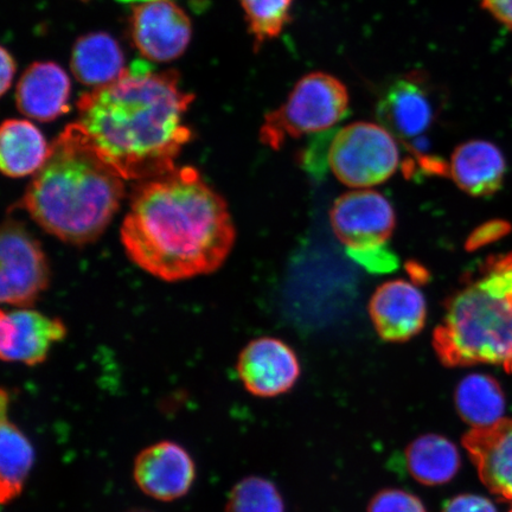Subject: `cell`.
<instances>
[{
    "label": "cell",
    "instance_id": "6da1fadb",
    "mask_svg": "<svg viewBox=\"0 0 512 512\" xmlns=\"http://www.w3.org/2000/svg\"><path fill=\"white\" fill-rule=\"evenodd\" d=\"M120 239L139 268L176 283L219 270L236 232L227 202L187 166L138 185Z\"/></svg>",
    "mask_w": 512,
    "mask_h": 512
},
{
    "label": "cell",
    "instance_id": "7a4b0ae2",
    "mask_svg": "<svg viewBox=\"0 0 512 512\" xmlns=\"http://www.w3.org/2000/svg\"><path fill=\"white\" fill-rule=\"evenodd\" d=\"M194 99L175 70L157 73L137 61L117 81L81 96L76 123L125 181H150L177 169L192 138L183 115Z\"/></svg>",
    "mask_w": 512,
    "mask_h": 512
},
{
    "label": "cell",
    "instance_id": "3957f363",
    "mask_svg": "<svg viewBox=\"0 0 512 512\" xmlns=\"http://www.w3.org/2000/svg\"><path fill=\"white\" fill-rule=\"evenodd\" d=\"M124 182L74 123L51 144L46 164L18 206L56 239L88 245L104 234L118 213Z\"/></svg>",
    "mask_w": 512,
    "mask_h": 512
},
{
    "label": "cell",
    "instance_id": "277c9868",
    "mask_svg": "<svg viewBox=\"0 0 512 512\" xmlns=\"http://www.w3.org/2000/svg\"><path fill=\"white\" fill-rule=\"evenodd\" d=\"M433 347L447 368L492 364L512 374V253L489 256L447 299Z\"/></svg>",
    "mask_w": 512,
    "mask_h": 512
},
{
    "label": "cell",
    "instance_id": "5b68a950",
    "mask_svg": "<svg viewBox=\"0 0 512 512\" xmlns=\"http://www.w3.org/2000/svg\"><path fill=\"white\" fill-rule=\"evenodd\" d=\"M349 92L341 80L316 72L300 79L278 110L266 114L260 140L279 150L287 139L329 131L349 110Z\"/></svg>",
    "mask_w": 512,
    "mask_h": 512
},
{
    "label": "cell",
    "instance_id": "8992f818",
    "mask_svg": "<svg viewBox=\"0 0 512 512\" xmlns=\"http://www.w3.org/2000/svg\"><path fill=\"white\" fill-rule=\"evenodd\" d=\"M328 163L350 188L367 189L392 177L400 164V151L392 133L382 125L355 123L331 139Z\"/></svg>",
    "mask_w": 512,
    "mask_h": 512
},
{
    "label": "cell",
    "instance_id": "52a82bcc",
    "mask_svg": "<svg viewBox=\"0 0 512 512\" xmlns=\"http://www.w3.org/2000/svg\"><path fill=\"white\" fill-rule=\"evenodd\" d=\"M0 299L12 307H32L50 283V267L40 241L21 221L8 217L0 235Z\"/></svg>",
    "mask_w": 512,
    "mask_h": 512
},
{
    "label": "cell",
    "instance_id": "ba28073f",
    "mask_svg": "<svg viewBox=\"0 0 512 512\" xmlns=\"http://www.w3.org/2000/svg\"><path fill=\"white\" fill-rule=\"evenodd\" d=\"M330 220L337 239L348 251L386 245L396 224L392 204L374 190L339 196L331 208Z\"/></svg>",
    "mask_w": 512,
    "mask_h": 512
},
{
    "label": "cell",
    "instance_id": "9c48e42d",
    "mask_svg": "<svg viewBox=\"0 0 512 512\" xmlns=\"http://www.w3.org/2000/svg\"><path fill=\"white\" fill-rule=\"evenodd\" d=\"M131 30L140 54L156 62L178 59L191 38L189 17L171 0H149L134 6Z\"/></svg>",
    "mask_w": 512,
    "mask_h": 512
},
{
    "label": "cell",
    "instance_id": "30bf717a",
    "mask_svg": "<svg viewBox=\"0 0 512 512\" xmlns=\"http://www.w3.org/2000/svg\"><path fill=\"white\" fill-rule=\"evenodd\" d=\"M238 374L243 386L258 398L290 392L300 376L296 352L281 339L262 337L240 352Z\"/></svg>",
    "mask_w": 512,
    "mask_h": 512
},
{
    "label": "cell",
    "instance_id": "8fae6325",
    "mask_svg": "<svg viewBox=\"0 0 512 512\" xmlns=\"http://www.w3.org/2000/svg\"><path fill=\"white\" fill-rule=\"evenodd\" d=\"M60 318H51L31 307L2 311L0 357L4 362L37 366L47 360L51 347L67 336Z\"/></svg>",
    "mask_w": 512,
    "mask_h": 512
},
{
    "label": "cell",
    "instance_id": "7c38bea8",
    "mask_svg": "<svg viewBox=\"0 0 512 512\" xmlns=\"http://www.w3.org/2000/svg\"><path fill=\"white\" fill-rule=\"evenodd\" d=\"M133 477L145 495L172 502L188 494L195 482L196 466L183 446L165 440L138 454Z\"/></svg>",
    "mask_w": 512,
    "mask_h": 512
},
{
    "label": "cell",
    "instance_id": "4fadbf2b",
    "mask_svg": "<svg viewBox=\"0 0 512 512\" xmlns=\"http://www.w3.org/2000/svg\"><path fill=\"white\" fill-rule=\"evenodd\" d=\"M371 322L386 342H408L419 335L426 324L427 304L424 294L406 280L384 283L369 303Z\"/></svg>",
    "mask_w": 512,
    "mask_h": 512
},
{
    "label": "cell",
    "instance_id": "5bb4252c",
    "mask_svg": "<svg viewBox=\"0 0 512 512\" xmlns=\"http://www.w3.org/2000/svg\"><path fill=\"white\" fill-rule=\"evenodd\" d=\"M435 102L427 82L418 74L403 76L387 89L377 104L380 125L407 142L428 131L435 118Z\"/></svg>",
    "mask_w": 512,
    "mask_h": 512
},
{
    "label": "cell",
    "instance_id": "9a60e30c",
    "mask_svg": "<svg viewBox=\"0 0 512 512\" xmlns=\"http://www.w3.org/2000/svg\"><path fill=\"white\" fill-rule=\"evenodd\" d=\"M463 446L485 488L512 501V419L472 428L464 435Z\"/></svg>",
    "mask_w": 512,
    "mask_h": 512
},
{
    "label": "cell",
    "instance_id": "2e32d148",
    "mask_svg": "<svg viewBox=\"0 0 512 512\" xmlns=\"http://www.w3.org/2000/svg\"><path fill=\"white\" fill-rule=\"evenodd\" d=\"M70 80L53 62H36L25 70L16 92L18 110L27 117L49 123L69 112Z\"/></svg>",
    "mask_w": 512,
    "mask_h": 512
},
{
    "label": "cell",
    "instance_id": "e0dca14e",
    "mask_svg": "<svg viewBox=\"0 0 512 512\" xmlns=\"http://www.w3.org/2000/svg\"><path fill=\"white\" fill-rule=\"evenodd\" d=\"M507 172V162L495 144L471 140L459 145L451 157L448 174L454 183L471 196L494 195Z\"/></svg>",
    "mask_w": 512,
    "mask_h": 512
},
{
    "label": "cell",
    "instance_id": "ac0fdd59",
    "mask_svg": "<svg viewBox=\"0 0 512 512\" xmlns=\"http://www.w3.org/2000/svg\"><path fill=\"white\" fill-rule=\"evenodd\" d=\"M51 145L28 120H5L0 131V168L5 176L36 175L46 164Z\"/></svg>",
    "mask_w": 512,
    "mask_h": 512
},
{
    "label": "cell",
    "instance_id": "d6986e66",
    "mask_svg": "<svg viewBox=\"0 0 512 512\" xmlns=\"http://www.w3.org/2000/svg\"><path fill=\"white\" fill-rule=\"evenodd\" d=\"M70 66L78 81L94 88L117 81L127 69L118 42L105 32L80 37L75 43Z\"/></svg>",
    "mask_w": 512,
    "mask_h": 512
},
{
    "label": "cell",
    "instance_id": "ffe728a7",
    "mask_svg": "<svg viewBox=\"0 0 512 512\" xmlns=\"http://www.w3.org/2000/svg\"><path fill=\"white\" fill-rule=\"evenodd\" d=\"M408 471L422 485L439 486L457 476L462 460L456 445L438 434L416 438L407 447Z\"/></svg>",
    "mask_w": 512,
    "mask_h": 512
},
{
    "label": "cell",
    "instance_id": "44dd1931",
    "mask_svg": "<svg viewBox=\"0 0 512 512\" xmlns=\"http://www.w3.org/2000/svg\"><path fill=\"white\" fill-rule=\"evenodd\" d=\"M35 452L29 439L2 411L0 432V502L14 501L22 494L34 465Z\"/></svg>",
    "mask_w": 512,
    "mask_h": 512
},
{
    "label": "cell",
    "instance_id": "7402d4cb",
    "mask_svg": "<svg viewBox=\"0 0 512 512\" xmlns=\"http://www.w3.org/2000/svg\"><path fill=\"white\" fill-rule=\"evenodd\" d=\"M454 400L460 418L473 428L494 425L503 419V389L489 375L471 374L464 377L457 386Z\"/></svg>",
    "mask_w": 512,
    "mask_h": 512
},
{
    "label": "cell",
    "instance_id": "603a6c76",
    "mask_svg": "<svg viewBox=\"0 0 512 512\" xmlns=\"http://www.w3.org/2000/svg\"><path fill=\"white\" fill-rule=\"evenodd\" d=\"M255 50L274 40L291 21L294 0H240Z\"/></svg>",
    "mask_w": 512,
    "mask_h": 512
},
{
    "label": "cell",
    "instance_id": "cb8c5ba5",
    "mask_svg": "<svg viewBox=\"0 0 512 512\" xmlns=\"http://www.w3.org/2000/svg\"><path fill=\"white\" fill-rule=\"evenodd\" d=\"M226 512H285V504L270 480L252 476L242 479L230 491Z\"/></svg>",
    "mask_w": 512,
    "mask_h": 512
},
{
    "label": "cell",
    "instance_id": "d4e9b609",
    "mask_svg": "<svg viewBox=\"0 0 512 512\" xmlns=\"http://www.w3.org/2000/svg\"><path fill=\"white\" fill-rule=\"evenodd\" d=\"M368 512H427L424 503L411 492L386 489L371 499Z\"/></svg>",
    "mask_w": 512,
    "mask_h": 512
},
{
    "label": "cell",
    "instance_id": "484cf974",
    "mask_svg": "<svg viewBox=\"0 0 512 512\" xmlns=\"http://www.w3.org/2000/svg\"><path fill=\"white\" fill-rule=\"evenodd\" d=\"M352 259L370 272H392L398 267V258L384 246L348 251Z\"/></svg>",
    "mask_w": 512,
    "mask_h": 512
},
{
    "label": "cell",
    "instance_id": "4316f807",
    "mask_svg": "<svg viewBox=\"0 0 512 512\" xmlns=\"http://www.w3.org/2000/svg\"><path fill=\"white\" fill-rule=\"evenodd\" d=\"M443 512H497V509L488 498L463 494L448 501Z\"/></svg>",
    "mask_w": 512,
    "mask_h": 512
},
{
    "label": "cell",
    "instance_id": "83f0119b",
    "mask_svg": "<svg viewBox=\"0 0 512 512\" xmlns=\"http://www.w3.org/2000/svg\"><path fill=\"white\" fill-rule=\"evenodd\" d=\"M510 226L504 221H492L484 224L473 232L469 241H467V248L477 249L486 245V243L494 242L502 238L505 234L509 233Z\"/></svg>",
    "mask_w": 512,
    "mask_h": 512
},
{
    "label": "cell",
    "instance_id": "f1b7e54d",
    "mask_svg": "<svg viewBox=\"0 0 512 512\" xmlns=\"http://www.w3.org/2000/svg\"><path fill=\"white\" fill-rule=\"evenodd\" d=\"M482 4L492 17L512 30V0H482Z\"/></svg>",
    "mask_w": 512,
    "mask_h": 512
},
{
    "label": "cell",
    "instance_id": "f546056e",
    "mask_svg": "<svg viewBox=\"0 0 512 512\" xmlns=\"http://www.w3.org/2000/svg\"><path fill=\"white\" fill-rule=\"evenodd\" d=\"M2 80H0V94L5 95L8 89L11 87L12 80L16 74V62L14 57L6 50L2 48Z\"/></svg>",
    "mask_w": 512,
    "mask_h": 512
},
{
    "label": "cell",
    "instance_id": "4dcf8cb0",
    "mask_svg": "<svg viewBox=\"0 0 512 512\" xmlns=\"http://www.w3.org/2000/svg\"><path fill=\"white\" fill-rule=\"evenodd\" d=\"M131 512H150V511H146V510H133Z\"/></svg>",
    "mask_w": 512,
    "mask_h": 512
},
{
    "label": "cell",
    "instance_id": "1f68e13d",
    "mask_svg": "<svg viewBox=\"0 0 512 512\" xmlns=\"http://www.w3.org/2000/svg\"><path fill=\"white\" fill-rule=\"evenodd\" d=\"M83 2H87V0H83Z\"/></svg>",
    "mask_w": 512,
    "mask_h": 512
},
{
    "label": "cell",
    "instance_id": "d6a6232c",
    "mask_svg": "<svg viewBox=\"0 0 512 512\" xmlns=\"http://www.w3.org/2000/svg\"><path fill=\"white\" fill-rule=\"evenodd\" d=\"M510 512H512V509L510 510Z\"/></svg>",
    "mask_w": 512,
    "mask_h": 512
}]
</instances>
